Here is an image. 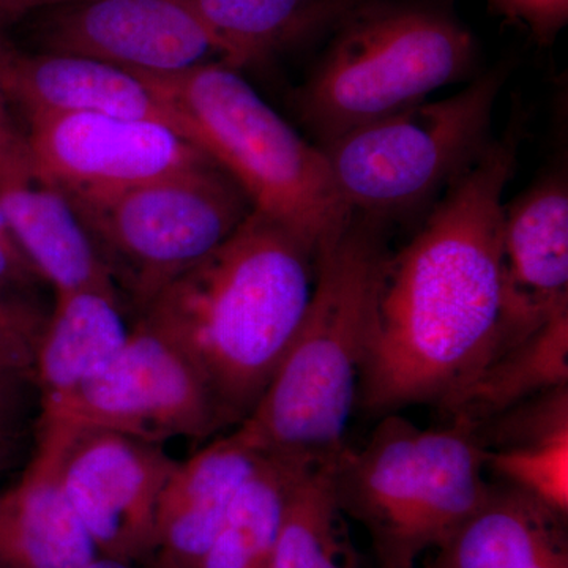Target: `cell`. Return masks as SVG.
<instances>
[{"mask_svg":"<svg viewBox=\"0 0 568 568\" xmlns=\"http://www.w3.org/2000/svg\"><path fill=\"white\" fill-rule=\"evenodd\" d=\"M515 136L491 141L444 190L377 286L357 403L372 414L444 407L495 353L503 315V196Z\"/></svg>","mask_w":568,"mask_h":568,"instance_id":"obj_1","label":"cell"},{"mask_svg":"<svg viewBox=\"0 0 568 568\" xmlns=\"http://www.w3.org/2000/svg\"><path fill=\"white\" fill-rule=\"evenodd\" d=\"M316 254L252 212L149 304L200 366L220 426L252 414L312 301Z\"/></svg>","mask_w":568,"mask_h":568,"instance_id":"obj_2","label":"cell"},{"mask_svg":"<svg viewBox=\"0 0 568 568\" xmlns=\"http://www.w3.org/2000/svg\"><path fill=\"white\" fill-rule=\"evenodd\" d=\"M386 222L353 212L316 263L312 301L290 349L234 435L264 457L334 465L357 405L377 286L388 257Z\"/></svg>","mask_w":568,"mask_h":568,"instance_id":"obj_3","label":"cell"},{"mask_svg":"<svg viewBox=\"0 0 568 568\" xmlns=\"http://www.w3.org/2000/svg\"><path fill=\"white\" fill-rule=\"evenodd\" d=\"M138 74L173 104L189 141L239 183L254 212L316 257L342 235L353 211L323 149L295 132L235 69L213 62L173 74Z\"/></svg>","mask_w":568,"mask_h":568,"instance_id":"obj_4","label":"cell"},{"mask_svg":"<svg viewBox=\"0 0 568 568\" xmlns=\"http://www.w3.org/2000/svg\"><path fill=\"white\" fill-rule=\"evenodd\" d=\"M477 428L422 429L386 414L365 446L332 467L343 514L364 526L379 568H416L480 507L489 491Z\"/></svg>","mask_w":568,"mask_h":568,"instance_id":"obj_5","label":"cell"},{"mask_svg":"<svg viewBox=\"0 0 568 568\" xmlns=\"http://www.w3.org/2000/svg\"><path fill=\"white\" fill-rule=\"evenodd\" d=\"M474 63L473 36L443 11L369 3L347 13L297 93L298 114L324 148L466 80Z\"/></svg>","mask_w":568,"mask_h":568,"instance_id":"obj_6","label":"cell"},{"mask_svg":"<svg viewBox=\"0 0 568 568\" xmlns=\"http://www.w3.org/2000/svg\"><path fill=\"white\" fill-rule=\"evenodd\" d=\"M499 74L439 100L413 104L324 145L351 211L386 222L450 185L491 142Z\"/></svg>","mask_w":568,"mask_h":568,"instance_id":"obj_7","label":"cell"},{"mask_svg":"<svg viewBox=\"0 0 568 568\" xmlns=\"http://www.w3.org/2000/svg\"><path fill=\"white\" fill-rule=\"evenodd\" d=\"M70 203L89 233L122 264L142 312L253 212L244 190L212 160Z\"/></svg>","mask_w":568,"mask_h":568,"instance_id":"obj_8","label":"cell"},{"mask_svg":"<svg viewBox=\"0 0 568 568\" xmlns=\"http://www.w3.org/2000/svg\"><path fill=\"white\" fill-rule=\"evenodd\" d=\"M39 420L95 426L151 443L222 429L200 366L173 332L142 312L110 365L81 387L40 399Z\"/></svg>","mask_w":568,"mask_h":568,"instance_id":"obj_9","label":"cell"},{"mask_svg":"<svg viewBox=\"0 0 568 568\" xmlns=\"http://www.w3.org/2000/svg\"><path fill=\"white\" fill-rule=\"evenodd\" d=\"M54 446L59 481L100 556L149 564L160 499L179 463L151 443L111 429L39 420Z\"/></svg>","mask_w":568,"mask_h":568,"instance_id":"obj_10","label":"cell"},{"mask_svg":"<svg viewBox=\"0 0 568 568\" xmlns=\"http://www.w3.org/2000/svg\"><path fill=\"white\" fill-rule=\"evenodd\" d=\"M29 166L67 197L121 192L209 159L162 123L103 114L29 118Z\"/></svg>","mask_w":568,"mask_h":568,"instance_id":"obj_11","label":"cell"},{"mask_svg":"<svg viewBox=\"0 0 568 568\" xmlns=\"http://www.w3.org/2000/svg\"><path fill=\"white\" fill-rule=\"evenodd\" d=\"M44 26L50 52L145 74L226 65L222 43L189 0H74Z\"/></svg>","mask_w":568,"mask_h":568,"instance_id":"obj_12","label":"cell"},{"mask_svg":"<svg viewBox=\"0 0 568 568\" xmlns=\"http://www.w3.org/2000/svg\"><path fill=\"white\" fill-rule=\"evenodd\" d=\"M500 282L503 315L493 355L568 310V193L559 178L504 205Z\"/></svg>","mask_w":568,"mask_h":568,"instance_id":"obj_13","label":"cell"},{"mask_svg":"<svg viewBox=\"0 0 568 568\" xmlns=\"http://www.w3.org/2000/svg\"><path fill=\"white\" fill-rule=\"evenodd\" d=\"M7 95L29 118L47 114H103L162 123L186 138L185 123L162 92L133 71L81 55H28L0 44ZM189 140V138H186Z\"/></svg>","mask_w":568,"mask_h":568,"instance_id":"obj_14","label":"cell"},{"mask_svg":"<svg viewBox=\"0 0 568 568\" xmlns=\"http://www.w3.org/2000/svg\"><path fill=\"white\" fill-rule=\"evenodd\" d=\"M0 209L11 234L55 294L115 291L114 275L69 197L32 173L26 145L0 162Z\"/></svg>","mask_w":568,"mask_h":568,"instance_id":"obj_15","label":"cell"},{"mask_svg":"<svg viewBox=\"0 0 568 568\" xmlns=\"http://www.w3.org/2000/svg\"><path fill=\"white\" fill-rule=\"evenodd\" d=\"M264 455L234 433L179 463L156 515L155 568H197Z\"/></svg>","mask_w":568,"mask_h":568,"instance_id":"obj_16","label":"cell"},{"mask_svg":"<svg viewBox=\"0 0 568 568\" xmlns=\"http://www.w3.org/2000/svg\"><path fill=\"white\" fill-rule=\"evenodd\" d=\"M97 556L59 481L54 446L39 435L20 484L0 495V568H82Z\"/></svg>","mask_w":568,"mask_h":568,"instance_id":"obj_17","label":"cell"},{"mask_svg":"<svg viewBox=\"0 0 568 568\" xmlns=\"http://www.w3.org/2000/svg\"><path fill=\"white\" fill-rule=\"evenodd\" d=\"M566 523L521 489L491 487L428 568H534L568 555Z\"/></svg>","mask_w":568,"mask_h":568,"instance_id":"obj_18","label":"cell"},{"mask_svg":"<svg viewBox=\"0 0 568 568\" xmlns=\"http://www.w3.org/2000/svg\"><path fill=\"white\" fill-rule=\"evenodd\" d=\"M487 425V467L567 518L568 386L534 396Z\"/></svg>","mask_w":568,"mask_h":568,"instance_id":"obj_19","label":"cell"},{"mask_svg":"<svg viewBox=\"0 0 568 568\" xmlns=\"http://www.w3.org/2000/svg\"><path fill=\"white\" fill-rule=\"evenodd\" d=\"M130 331L115 291L55 294V308L37 346L32 381L41 399L69 394L111 364Z\"/></svg>","mask_w":568,"mask_h":568,"instance_id":"obj_20","label":"cell"},{"mask_svg":"<svg viewBox=\"0 0 568 568\" xmlns=\"http://www.w3.org/2000/svg\"><path fill=\"white\" fill-rule=\"evenodd\" d=\"M568 384V310L493 355L454 399L440 407L450 422L481 428L534 396Z\"/></svg>","mask_w":568,"mask_h":568,"instance_id":"obj_21","label":"cell"},{"mask_svg":"<svg viewBox=\"0 0 568 568\" xmlns=\"http://www.w3.org/2000/svg\"><path fill=\"white\" fill-rule=\"evenodd\" d=\"M306 467L263 457L197 568H271L287 497Z\"/></svg>","mask_w":568,"mask_h":568,"instance_id":"obj_22","label":"cell"},{"mask_svg":"<svg viewBox=\"0 0 568 568\" xmlns=\"http://www.w3.org/2000/svg\"><path fill=\"white\" fill-rule=\"evenodd\" d=\"M334 465L306 467L287 497L271 568H358L336 499Z\"/></svg>","mask_w":568,"mask_h":568,"instance_id":"obj_23","label":"cell"},{"mask_svg":"<svg viewBox=\"0 0 568 568\" xmlns=\"http://www.w3.org/2000/svg\"><path fill=\"white\" fill-rule=\"evenodd\" d=\"M201 20L222 43L226 65L241 69L267 58L301 36L339 0H189Z\"/></svg>","mask_w":568,"mask_h":568,"instance_id":"obj_24","label":"cell"},{"mask_svg":"<svg viewBox=\"0 0 568 568\" xmlns=\"http://www.w3.org/2000/svg\"><path fill=\"white\" fill-rule=\"evenodd\" d=\"M47 320L0 290V368L32 381L37 346Z\"/></svg>","mask_w":568,"mask_h":568,"instance_id":"obj_25","label":"cell"},{"mask_svg":"<svg viewBox=\"0 0 568 568\" xmlns=\"http://www.w3.org/2000/svg\"><path fill=\"white\" fill-rule=\"evenodd\" d=\"M500 13L525 22L540 39H549L568 18V0H489Z\"/></svg>","mask_w":568,"mask_h":568,"instance_id":"obj_26","label":"cell"},{"mask_svg":"<svg viewBox=\"0 0 568 568\" xmlns=\"http://www.w3.org/2000/svg\"><path fill=\"white\" fill-rule=\"evenodd\" d=\"M29 379L0 368V437H18L22 435L26 413H28Z\"/></svg>","mask_w":568,"mask_h":568,"instance_id":"obj_27","label":"cell"},{"mask_svg":"<svg viewBox=\"0 0 568 568\" xmlns=\"http://www.w3.org/2000/svg\"><path fill=\"white\" fill-rule=\"evenodd\" d=\"M41 276L22 253L13 235L0 233V290L9 286H32Z\"/></svg>","mask_w":568,"mask_h":568,"instance_id":"obj_28","label":"cell"},{"mask_svg":"<svg viewBox=\"0 0 568 568\" xmlns=\"http://www.w3.org/2000/svg\"><path fill=\"white\" fill-rule=\"evenodd\" d=\"M9 100L2 81V71H0V162L14 155V153L21 152L26 145L24 138L18 134L13 123H11Z\"/></svg>","mask_w":568,"mask_h":568,"instance_id":"obj_29","label":"cell"},{"mask_svg":"<svg viewBox=\"0 0 568 568\" xmlns=\"http://www.w3.org/2000/svg\"><path fill=\"white\" fill-rule=\"evenodd\" d=\"M63 0H0V18H17L40 7L59 6Z\"/></svg>","mask_w":568,"mask_h":568,"instance_id":"obj_30","label":"cell"},{"mask_svg":"<svg viewBox=\"0 0 568 568\" xmlns=\"http://www.w3.org/2000/svg\"><path fill=\"white\" fill-rule=\"evenodd\" d=\"M21 436L0 437V473L9 469L20 455Z\"/></svg>","mask_w":568,"mask_h":568,"instance_id":"obj_31","label":"cell"},{"mask_svg":"<svg viewBox=\"0 0 568 568\" xmlns=\"http://www.w3.org/2000/svg\"><path fill=\"white\" fill-rule=\"evenodd\" d=\"M82 568H155L151 562L142 566L140 562H129V560L108 558V556H97L92 562Z\"/></svg>","mask_w":568,"mask_h":568,"instance_id":"obj_32","label":"cell"},{"mask_svg":"<svg viewBox=\"0 0 568 568\" xmlns=\"http://www.w3.org/2000/svg\"><path fill=\"white\" fill-rule=\"evenodd\" d=\"M534 568H568V555L556 556V558L549 559L547 562Z\"/></svg>","mask_w":568,"mask_h":568,"instance_id":"obj_33","label":"cell"},{"mask_svg":"<svg viewBox=\"0 0 568 568\" xmlns=\"http://www.w3.org/2000/svg\"><path fill=\"white\" fill-rule=\"evenodd\" d=\"M67 2H74V0H63L62 3H67ZM59 6H61V3H59Z\"/></svg>","mask_w":568,"mask_h":568,"instance_id":"obj_34","label":"cell"}]
</instances>
